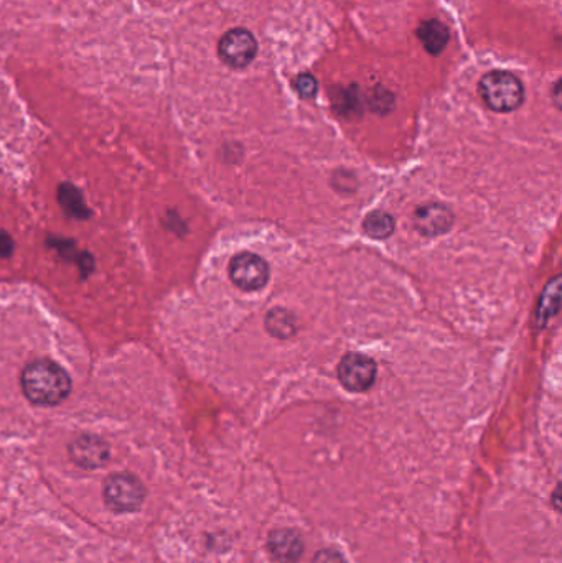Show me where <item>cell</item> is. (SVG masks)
I'll return each instance as SVG.
<instances>
[{"instance_id": "6da1fadb", "label": "cell", "mask_w": 562, "mask_h": 563, "mask_svg": "<svg viewBox=\"0 0 562 563\" xmlns=\"http://www.w3.org/2000/svg\"><path fill=\"white\" fill-rule=\"evenodd\" d=\"M22 391L32 404L52 407L70 396L71 379L57 363L38 359L24 369Z\"/></svg>"}, {"instance_id": "7a4b0ae2", "label": "cell", "mask_w": 562, "mask_h": 563, "mask_svg": "<svg viewBox=\"0 0 562 563\" xmlns=\"http://www.w3.org/2000/svg\"><path fill=\"white\" fill-rule=\"evenodd\" d=\"M483 103L495 112H513L525 101V88L508 71H490L478 84Z\"/></svg>"}, {"instance_id": "3957f363", "label": "cell", "mask_w": 562, "mask_h": 563, "mask_svg": "<svg viewBox=\"0 0 562 563\" xmlns=\"http://www.w3.org/2000/svg\"><path fill=\"white\" fill-rule=\"evenodd\" d=\"M146 499V489L136 476L116 473L104 483V501L114 512H132L141 508Z\"/></svg>"}, {"instance_id": "277c9868", "label": "cell", "mask_w": 562, "mask_h": 563, "mask_svg": "<svg viewBox=\"0 0 562 563\" xmlns=\"http://www.w3.org/2000/svg\"><path fill=\"white\" fill-rule=\"evenodd\" d=\"M271 277V270L263 257L253 252H241L230 262V279L243 292L264 289Z\"/></svg>"}, {"instance_id": "5b68a950", "label": "cell", "mask_w": 562, "mask_h": 563, "mask_svg": "<svg viewBox=\"0 0 562 563\" xmlns=\"http://www.w3.org/2000/svg\"><path fill=\"white\" fill-rule=\"evenodd\" d=\"M218 55L230 68H246L258 55V42L253 33L244 28H233L226 32L218 43Z\"/></svg>"}, {"instance_id": "8992f818", "label": "cell", "mask_w": 562, "mask_h": 563, "mask_svg": "<svg viewBox=\"0 0 562 563\" xmlns=\"http://www.w3.org/2000/svg\"><path fill=\"white\" fill-rule=\"evenodd\" d=\"M338 381L347 391L365 392L376 382L378 368L373 359L360 353L343 356L337 368Z\"/></svg>"}, {"instance_id": "52a82bcc", "label": "cell", "mask_w": 562, "mask_h": 563, "mask_svg": "<svg viewBox=\"0 0 562 563\" xmlns=\"http://www.w3.org/2000/svg\"><path fill=\"white\" fill-rule=\"evenodd\" d=\"M454 224V215L447 206L431 203L417 208L414 213V226L422 236L436 238L447 233Z\"/></svg>"}, {"instance_id": "ba28073f", "label": "cell", "mask_w": 562, "mask_h": 563, "mask_svg": "<svg viewBox=\"0 0 562 563\" xmlns=\"http://www.w3.org/2000/svg\"><path fill=\"white\" fill-rule=\"evenodd\" d=\"M267 547H269L272 559L279 563L299 562L300 555L304 552V542L292 529H276L271 532Z\"/></svg>"}, {"instance_id": "9c48e42d", "label": "cell", "mask_w": 562, "mask_h": 563, "mask_svg": "<svg viewBox=\"0 0 562 563\" xmlns=\"http://www.w3.org/2000/svg\"><path fill=\"white\" fill-rule=\"evenodd\" d=\"M70 455L76 465L83 468H99L109 458V448L96 437H80L71 443Z\"/></svg>"}, {"instance_id": "30bf717a", "label": "cell", "mask_w": 562, "mask_h": 563, "mask_svg": "<svg viewBox=\"0 0 562 563\" xmlns=\"http://www.w3.org/2000/svg\"><path fill=\"white\" fill-rule=\"evenodd\" d=\"M417 37L431 55H439L449 43V28L439 20H426L417 28Z\"/></svg>"}, {"instance_id": "8fae6325", "label": "cell", "mask_w": 562, "mask_h": 563, "mask_svg": "<svg viewBox=\"0 0 562 563\" xmlns=\"http://www.w3.org/2000/svg\"><path fill=\"white\" fill-rule=\"evenodd\" d=\"M396 221L386 211H373L363 221V231L371 239H388L394 233Z\"/></svg>"}, {"instance_id": "7c38bea8", "label": "cell", "mask_w": 562, "mask_h": 563, "mask_svg": "<svg viewBox=\"0 0 562 563\" xmlns=\"http://www.w3.org/2000/svg\"><path fill=\"white\" fill-rule=\"evenodd\" d=\"M266 328L272 336L289 338L296 333V322H294L291 313L282 310V308H276V310L267 313Z\"/></svg>"}, {"instance_id": "4fadbf2b", "label": "cell", "mask_w": 562, "mask_h": 563, "mask_svg": "<svg viewBox=\"0 0 562 563\" xmlns=\"http://www.w3.org/2000/svg\"><path fill=\"white\" fill-rule=\"evenodd\" d=\"M559 308V282L558 279L553 280L551 284L548 285V289L544 292L543 297H541V302H539L538 317L539 322H546V320H551V318L558 313Z\"/></svg>"}, {"instance_id": "5bb4252c", "label": "cell", "mask_w": 562, "mask_h": 563, "mask_svg": "<svg viewBox=\"0 0 562 563\" xmlns=\"http://www.w3.org/2000/svg\"><path fill=\"white\" fill-rule=\"evenodd\" d=\"M60 201L63 208H65L70 215L81 216L85 215V205L81 200L80 193L73 187H61Z\"/></svg>"}, {"instance_id": "9a60e30c", "label": "cell", "mask_w": 562, "mask_h": 563, "mask_svg": "<svg viewBox=\"0 0 562 563\" xmlns=\"http://www.w3.org/2000/svg\"><path fill=\"white\" fill-rule=\"evenodd\" d=\"M317 89H319V83L309 73L300 75L296 80V91L299 93L300 98H314L315 94H317Z\"/></svg>"}, {"instance_id": "2e32d148", "label": "cell", "mask_w": 562, "mask_h": 563, "mask_svg": "<svg viewBox=\"0 0 562 563\" xmlns=\"http://www.w3.org/2000/svg\"><path fill=\"white\" fill-rule=\"evenodd\" d=\"M312 563H348L338 550L325 549L317 552Z\"/></svg>"}, {"instance_id": "e0dca14e", "label": "cell", "mask_w": 562, "mask_h": 563, "mask_svg": "<svg viewBox=\"0 0 562 563\" xmlns=\"http://www.w3.org/2000/svg\"><path fill=\"white\" fill-rule=\"evenodd\" d=\"M14 239L10 238L5 231H0V257H10L14 252Z\"/></svg>"}]
</instances>
